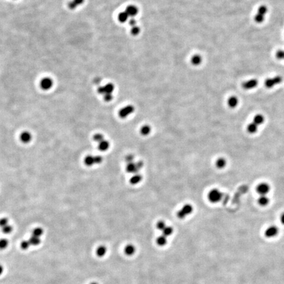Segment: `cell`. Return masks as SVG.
<instances>
[{"label":"cell","instance_id":"ab89813d","mask_svg":"<svg viewBox=\"0 0 284 284\" xmlns=\"http://www.w3.org/2000/svg\"><path fill=\"white\" fill-rule=\"evenodd\" d=\"M7 223H8V220L6 218H3L1 220H0V226L2 228L7 226Z\"/></svg>","mask_w":284,"mask_h":284},{"label":"cell","instance_id":"d590c367","mask_svg":"<svg viewBox=\"0 0 284 284\" xmlns=\"http://www.w3.org/2000/svg\"><path fill=\"white\" fill-rule=\"evenodd\" d=\"M93 139H94L95 142L99 143V142H101V141H103V140L104 139V137H103V136L102 135V134H95L94 136H93Z\"/></svg>","mask_w":284,"mask_h":284},{"label":"cell","instance_id":"83f0119b","mask_svg":"<svg viewBox=\"0 0 284 284\" xmlns=\"http://www.w3.org/2000/svg\"><path fill=\"white\" fill-rule=\"evenodd\" d=\"M163 235L165 237H168L171 235V234L173 233V229H172V227L170 226H166L165 229L163 231Z\"/></svg>","mask_w":284,"mask_h":284},{"label":"cell","instance_id":"836d02e7","mask_svg":"<svg viewBox=\"0 0 284 284\" xmlns=\"http://www.w3.org/2000/svg\"><path fill=\"white\" fill-rule=\"evenodd\" d=\"M30 245V242L28 241H22L21 244H20V247H21V249L23 250H26L29 248Z\"/></svg>","mask_w":284,"mask_h":284},{"label":"cell","instance_id":"7dc6e473","mask_svg":"<svg viewBox=\"0 0 284 284\" xmlns=\"http://www.w3.org/2000/svg\"><path fill=\"white\" fill-rule=\"evenodd\" d=\"M90 284H98V283H95V282H93V283H91Z\"/></svg>","mask_w":284,"mask_h":284},{"label":"cell","instance_id":"4dcf8cb0","mask_svg":"<svg viewBox=\"0 0 284 284\" xmlns=\"http://www.w3.org/2000/svg\"><path fill=\"white\" fill-rule=\"evenodd\" d=\"M8 244L9 243L7 239H0V249L3 250V249H6L8 246Z\"/></svg>","mask_w":284,"mask_h":284},{"label":"cell","instance_id":"4fadbf2b","mask_svg":"<svg viewBox=\"0 0 284 284\" xmlns=\"http://www.w3.org/2000/svg\"><path fill=\"white\" fill-rule=\"evenodd\" d=\"M126 171L128 172H130V173H134V174H137V172H139V170L137 168L136 163H134L128 164V165L126 166Z\"/></svg>","mask_w":284,"mask_h":284},{"label":"cell","instance_id":"8d00e7d4","mask_svg":"<svg viewBox=\"0 0 284 284\" xmlns=\"http://www.w3.org/2000/svg\"><path fill=\"white\" fill-rule=\"evenodd\" d=\"M166 224L165 222H164L163 221H159V222H157V228L159 229V230H161L163 231L164 229H165V227H166Z\"/></svg>","mask_w":284,"mask_h":284},{"label":"cell","instance_id":"ffe728a7","mask_svg":"<svg viewBox=\"0 0 284 284\" xmlns=\"http://www.w3.org/2000/svg\"><path fill=\"white\" fill-rule=\"evenodd\" d=\"M157 244L160 246V247H163V246H165L166 243H167V239H166V237L164 236L163 235L160 236L159 237H158L156 240Z\"/></svg>","mask_w":284,"mask_h":284},{"label":"cell","instance_id":"f1b7e54d","mask_svg":"<svg viewBox=\"0 0 284 284\" xmlns=\"http://www.w3.org/2000/svg\"><path fill=\"white\" fill-rule=\"evenodd\" d=\"M20 139L23 142L27 143L31 139V136L28 132H24L20 136Z\"/></svg>","mask_w":284,"mask_h":284},{"label":"cell","instance_id":"1f68e13d","mask_svg":"<svg viewBox=\"0 0 284 284\" xmlns=\"http://www.w3.org/2000/svg\"><path fill=\"white\" fill-rule=\"evenodd\" d=\"M254 20H255V21L257 22L261 23L264 20V15H262V14L257 13L255 15V17H254Z\"/></svg>","mask_w":284,"mask_h":284},{"label":"cell","instance_id":"74e56055","mask_svg":"<svg viewBox=\"0 0 284 284\" xmlns=\"http://www.w3.org/2000/svg\"><path fill=\"white\" fill-rule=\"evenodd\" d=\"M2 231L4 233H9L12 232V227L7 225V226L2 228Z\"/></svg>","mask_w":284,"mask_h":284},{"label":"cell","instance_id":"52a82bcc","mask_svg":"<svg viewBox=\"0 0 284 284\" xmlns=\"http://www.w3.org/2000/svg\"><path fill=\"white\" fill-rule=\"evenodd\" d=\"M282 82V78L280 77V76H277L274 78H268L265 81V86L267 87H272L274 86L276 84H279Z\"/></svg>","mask_w":284,"mask_h":284},{"label":"cell","instance_id":"ac0fdd59","mask_svg":"<svg viewBox=\"0 0 284 284\" xmlns=\"http://www.w3.org/2000/svg\"><path fill=\"white\" fill-rule=\"evenodd\" d=\"M264 122V117L262 115H257L253 119V122L257 126L262 124Z\"/></svg>","mask_w":284,"mask_h":284},{"label":"cell","instance_id":"30bf717a","mask_svg":"<svg viewBox=\"0 0 284 284\" xmlns=\"http://www.w3.org/2000/svg\"><path fill=\"white\" fill-rule=\"evenodd\" d=\"M125 12L129 17H135L138 13V9L135 5H129L126 9Z\"/></svg>","mask_w":284,"mask_h":284},{"label":"cell","instance_id":"bcb514c9","mask_svg":"<svg viewBox=\"0 0 284 284\" xmlns=\"http://www.w3.org/2000/svg\"><path fill=\"white\" fill-rule=\"evenodd\" d=\"M4 267H3L2 265L0 264V276L3 274V272H4Z\"/></svg>","mask_w":284,"mask_h":284},{"label":"cell","instance_id":"277c9868","mask_svg":"<svg viewBox=\"0 0 284 284\" xmlns=\"http://www.w3.org/2000/svg\"><path fill=\"white\" fill-rule=\"evenodd\" d=\"M114 89H115L114 85L111 83H109L103 87H99L98 91L99 93L104 95L105 94H112Z\"/></svg>","mask_w":284,"mask_h":284},{"label":"cell","instance_id":"d4e9b609","mask_svg":"<svg viewBox=\"0 0 284 284\" xmlns=\"http://www.w3.org/2000/svg\"><path fill=\"white\" fill-rule=\"evenodd\" d=\"M28 241L30 242V245L36 246V245H38L40 244L41 241H40V238H38V237L33 236L30 239H29Z\"/></svg>","mask_w":284,"mask_h":284},{"label":"cell","instance_id":"60d3db41","mask_svg":"<svg viewBox=\"0 0 284 284\" xmlns=\"http://www.w3.org/2000/svg\"><path fill=\"white\" fill-rule=\"evenodd\" d=\"M102 160H103V158H102L101 156H95L94 157V161H95V164H100L101 162H102Z\"/></svg>","mask_w":284,"mask_h":284},{"label":"cell","instance_id":"7a4b0ae2","mask_svg":"<svg viewBox=\"0 0 284 284\" xmlns=\"http://www.w3.org/2000/svg\"><path fill=\"white\" fill-rule=\"evenodd\" d=\"M192 211H193L192 206L191 205L187 204V205H185L182 207V209H180L179 211L177 212V216L179 218L182 219L185 218L187 215L191 214Z\"/></svg>","mask_w":284,"mask_h":284},{"label":"cell","instance_id":"603a6c76","mask_svg":"<svg viewBox=\"0 0 284 284\" xmlns=\"http://www.w3.org/2000/svg\"><path fill=\"white\" fill-rule=\"evenodd\" d=\"M142 176L139 174H136L134 176H133L132 177L130 178V183L133 185H135V184H138L140 181L142 180Z\"/></svg>","mask_w":284,"mask_h":284},{"label":"cell","instance_id":"7bdbcfd3","mask_svg":"<svg viewBox=\"0 0 284 284\" xmlns=\"http://www.w3.org/2000/svg\"><path fill=\"white\" fill-rule=\"evenodd\" d=\"M133 160H134V157H133V155H128L126 158V160L127 161L128 164L133 163Z\"/></svg>","mask_w":284,"mask_h":284},{"label":"cell","instance_id":"6da1fadb","mask_svg":"<svg viewBox=\"0 0 284 284\" xmlns=\"http://www.w3.org/2000/svg\"><path fill=\"white\" fill-rule=\"evenodd\" d=\"M223 197L222 193L218 190V189H213L208 194V198L209 200L212 203H218L220 200H222V198Z\"/></svg>","mask_w":284,"mask_h":284},{"label":"cell","instance_id":"f546056e","mask_svg":"<svg viewBox=\"0 0 284 284\" xmlns=\"http://www.w3.org/2000/svg\"><path fill=\"white\" fill-rule=\"evenodd\" d=\"M42 234H43V230L40 228H36V229L34 230L33 232V236L38 237V238H40Z\"/></svg>","mask_w":284,"mask_h":284},{"label":"cell","instance_id":"9c48e42d","mask_svg":"<svg viewBox=\"0 0 284 284\" xmlns=\"http://www.w3.org/2000/svg\"><path fill=\"white\" fill-rule=\"evenodd\" d=\"M257 85H258V81L256 79H252V80L246 81L243 84V87L245 90H250L255 87Z\"/></svg>","mask_w":284,"mask_h":284},{"label":"cell","instance_id":"f35d334b","mask_svg":"<svg viewBox=\"0 0 284 284\" xmlns=\"http://www.w3.org/2000/svg\"><path fill=\"white\" fill-rule=\"evenodd\" d=\"M276 57L278 59H284V51L280 49V50H278L276 53Z\"/></svg>","mask_w":284,"mask_h":284},{"label":"cell","instance_id":"e0dca14e","mask_svg":"<svg viewBox=\"0 0 284 284\" xmlns=\"http://www.w3.org/2000/svg\"><path fill=\"white\" fill-rule=\"evenodd\" d=\"M258 126H257L256 124H254V122H251L247 126V132L250 134L256 133L257 130H258Z\"/></svg>","mask_w":284,"mask_h":284},{"label":"cell","instance_id":"3957f363","mask_svg":"<svg viewBox=\"0 0 284 284\" xmlns=\"http://www.w3.org/2000/svg\"><path fill=\"white\" fill-rule=\"evenodd\" d=\"M53 81L49 77H44L41 79L40 82V86L43 90H49L53 87Z\"/></svg>","mask_w":284,"mask_h":284},{"label":"cell","instance_id":"5bb4252c","mask_svg":"<svg viewBox=\"0 0 284 284\" xmlns=\"http://www.w3.org/2000/svg\"><path fill=\"white\" fill-rule=\"evenodd\" d=\"M228 104L230 107L235 108L238 104V99L235 97V96H232V97H230L228 99Z\"/></svg>","mask_w":284,"mask_h":284},{"label":"cell","instance_id":"7402d4cb","mask_svg":"<svg viewBox=\"0 0 284 284\" xmlns=\"http://www.w3.org/2000/svg\"><path fill=\"white\" fill-rule=\"evenodd\" d=\"M226 165V159H224V158H220L216 162V167L218 168L219 169H222L224 168Z\"/></svg>","mask_w":284,"mask_h":284},{"label":"cell","instance_id":"cb8c5ba5","mask_svg":"<svg viewBox=\"0 0 284 284\" xmlns=\"http://www.w3.org/2000/svg\"><path fill=\"white\" fill-rule=\"evenodd\" d=\"M128 17H129V16H128L127 13L124 11V12H122V13H119L118 19H119V20L120 22H122V23H124V22L127 21L128 19Z\"/></svg>","mask_w":284,"mask_h":284},{"label":"cell","instance_id":"ba28073f","mask_svg":"<svg viewBox=\"0 0 284 284\" xmlns=\"http://www.w3.org/2000/svg\"><path fill=\"white\" fill-rule=\"evenodd\" d=\"M278 232H279V230L276 226H270L266 230L265 236H266V238H274V237L277 235Z\"/></svg>","mask_w":284,"mask_h":284},{"label":"cell","instance_id":"5b68a950","mask_svg":"<svg viewBox=\"0 0 284 284\" xmlns=\"http://www.w3.org/2000/svg\"><path fill=\"white\" fill-rule=\"evenodd\" d=\"M270 187L267 183H260L257 187V192L260 195H266L270 192Z\"/></svg>","mask_w":284,"mask_h":284},{"label":"cell","instance_id":"e575fe53","mask_svg":"<svg viewBox=\"0 0 284 284\" xmlns=\"http://www.w3.org/2000/svg\"><path fill=\"white\" fill-rule=\"evenodd\" d=\"M139 32H140V28L138 27V26H133V27H132L131 34H132L133 36H137V35L139 33Z\"/></svg>","mask_w":284,"mask_h":284},{"label":"cell","instance_id":"8992f818","mask_svg":"<svg viewBox=\"0 0 284 284\" xmlns=\"http://www.w3.org/2000/svg\"><path fill=\"white\" fill-rule=\"evenodd\" d=\"M134 111V107L132 105H128V106L122 108V109L120 110L119 115V116L122 119H124L127 117L128 115L132 113Z\"/></svg>","mask_w":284,"mask_h":284},{"label":"cell","instance_id":"b9f144b4","mask_svg":"<svg viewBox=\"0 0 284 284\" xmlns=\"http://www.w3.org/2000/svg\"><path fill=\"white\" fill-rule=\"evenodd\" d=\"M113 99L112 94H105L104 95V99L105 101H111Z\"/></svg>","mask_w":284,"mask_h":284},{"label":"cell","instance_id":"2e32d148","mask_svg":"<svg viewBox=\"0 0 284 284\" xmlns=\"http://www.w3.org/2000/svg\"><path fill=\"white\" fill-rule=\"evenodd\" d=\"M269 201H270V199H269V198L266 195H261L258 199L259 204L260 206L263 207L267 205L269 203Z\"/></svg>","mask_w":284,"mask_h":284},{"label":"cell","instance_id":"d6986e66","mask_svg":"<svg viewBox=\"0 0 284 284\" xmlns=\"http://www.w3.org/2000/svg\"><path fill=\"white\" fill-rule=\"evenodd\" d=\"M107 253V248L105 246H99V247L96 250V254L99 257H103Z\"/></svg>","mask_w":284,"mask_h":284},{"label":"cell","instance_id":"7c38bea8","mask_svg":"<svg viewBox=\"0 0 284 284\" xmlns=\"http://www.w3.org/2000/svg\"><path fill=\"white\" fill-rule=\"evenodd\" d=\"M124 252L125 254H126L127 256H132L136 252V247H134L133 245L129 244L126 245L124 248Z\"/></svg>","mask_w":284,"mask_h":284},{"label":"cell","instance_id":"484cf974","mask_svg":"<svg viewBox=\"0 0 284 284\" xmlns=\"http://www.w3.org/2000/svg\"><path fill=\"white\" fill-rule=\"evenodd\" d=\"M151 132V128L148 125H145L143 126L140 129V133L142 134L143 136H147L148 134L150 133Z\"/></svg>","mask_w":284,"mask_h":284},{"label":"cell","instance_id":"d6a6232c","mask_svg":"<svg viewBox=\"0 0 284 284\" xmlns=\"http://www.w3.org/2000/svg\"><path fill=\"white\" fill-rule=\"evenodd\" d=\"M268 12V8L266 7L264 5H262L259 8L258 10V13L262 14V15H265L266 13Z\"/></svg>","mask_w":284,"mask_h":284},{"label":"cell","instance_id":"ee69618b","mask_svg":"<svg viewBox=\"0 0 284 284\" xmlns=\"http://www.w3.org/2000/svg\"><path fill=\"white\" fill-rule=\"evenodd\" d=\"M129 24H130V25L132 26V27H133V26H136V20L134 19H131L130 20V21H129Z\"/></svg>","mask_w":284,"mask_h":284},{"label":"cell","instance_id":"f6af8a7d","mask_svg":"<svg viewBox=\"0 0 284 284\" xmlns=\"http://www.w3.org/2000/svg\"><path fill=\"white\" fill-rule=\"evenodd\" d=\"M280 220H281V222H282L283 224H284V213H283L282 216H281Z\"/></svg>","mask_w":284,"mask_h":284},{"label":"cell","instance_id":"9a60e30c","mask_svg":"<svg viewBox=\"0 0 284 284\" xmlns=\"http://www.w3.org/2000/svg\"><path fill=\"white\" fill-rule=\"evenodd\" d=\"M109 142L107 141V140L103 139V141H101V142L99 143L98 148L100 151H105L107 150V149H109Z\"/></svg>","mask_w":284,"mask_h":284},{"label":"cell","instance_id":"4316f807","mask_svg":"<svg viewBox=\"0 0 284 284\" xmlns=\"http://www.w3.org/2000/svg\"><path fill=\"white\" fill-rule=\"evenodd\" d=\"M84 163L87 166H92L93 164H95L94 161V157L92 155H88L84 159Z\"/></svg>","mask_w":284,"mask_h":284},{"label":"cell","instance_id":"8fae6325","mask_svg":"<svg viewBox=\"0 0 284 284\" xmlns=\"http://www.w3.org/2000/svg\"><path fill=\"white\" fill-rule=\"evenodd\" d=\"M84 2V0H71V1L69 2L68 7L70 9H74L78 6H80Z\"/></svg>","mask_w":284,"mask_h":284},{"label":"cell","instance_id":"44dd1931","mask_svg":"<svg viewBox=\"0 0 284 284\" xmlns=\"http://www.w3.org/2000/svg\"><path fill=\"white\" fill-rule=\"evenodd\" d=\"M192 63L194 65L197 66L199 65H200L202 62V57L200 56L199 55H195L192 58Z\"/></svg>","mask_w":284,"mask_h":284}]
</instances>
